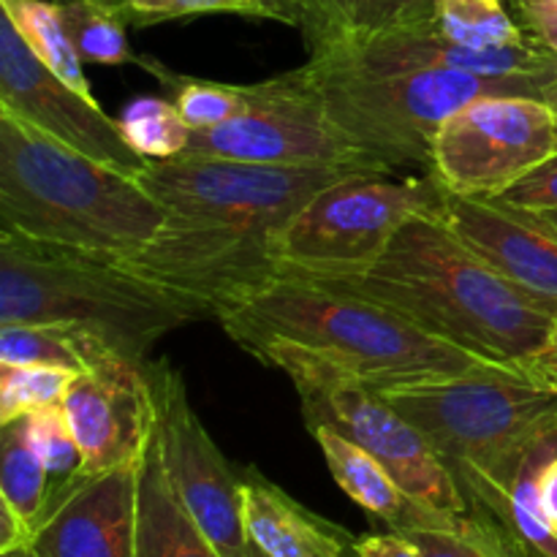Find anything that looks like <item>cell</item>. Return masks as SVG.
<instances>
[{
  "instance_id": "1",
  "label": "cell",
  "mask_w": 557,
  "mask_h": 557,
  "mask_svg": "<svg viewBox=\"0 0 557 557\" xmlns=\"http://www.w3.org/2000/svg\"><path fill=\"white\" fill-rule=\"evenodd\" d=\"M343 174L351 172L196 156L147 161L136 180L163 207V223L123 264L218 319L277 275V232Z\"/></svg>"
},
{
  "instance_id": "2",
  "label": "cell",
  "mask_w": 557,
  "mask_h": 557,
  "mask_svg": "<svg viewBox=\"0 0 557 557\" xmlns=\"http://www.w3.org/2000/svg\"><path fill=\"white\" fill-rule=\"evenodd\" d=\"M362 294L493 362L525 368L555 313L479 259L441 215H413L362 275L319 281Z\"/></svg>"
},
{
  "instance_id": "3",
  "label": "cell",
  "mask_w": 557,
  "mask_h": 557,
  "mask_svg": "<svg viewBox=\"0 0 557 557\" xmlns=\"http://www.w3.org/2000/svg\"><path fill=\"white\" fill-rule=\"evenodd\" d=\"M215 321L245 351L261 343H294L335 359L375 389L424 384L493 362L375 299L294 275H275Z\"/></svg>"
},
{
  "instance_id": "4",
  "label": "cell",
  "mask_w": 557,
  "mask_h": 557,
  "mask_svg": "<svg viewBox=\"0 0 557 557\" xmlns=\"http://www.w3.org/2000/svg\"><path fill=\"white\" fill-rule=\"evenodd\" d=\"M163 207L136 180L36 125L0 112V228L87 253L131 259Z\"/></svg>"
},
{
  "instance_id": "5",
  "label": "cell",
  "mask_w": 557,
  "mask_h": 557,
  "mask_svg": "<svg viewBox=\"0 0 557 557\" xmlns=\"http://www.w3.org/2000/svg\"><path fill=\"white\" fill-rule=\"evenodd\" d=\"M199 319L205 310L120 259L0 228V324L69 326L147 364L161 337Z\"/></svg>"
},
{
  "instance_id": "6",
  "label": "cell",
  "mask_w": 557,
  "mask_h": 557,
  "mask_svg": "<svg viewBox=\"0 0 557 557\" xmlns=\"http://www.w3.org/2000/svg\"><path fill=\"white\" fill-rule=\"evenodd\" d=\"M444 460L468 506L511 487L528 457L557 438V389L522 364L381 389Z\"/></svg>"
},
{
  "instance_id": "7",
  "label": "cell",
  "mask_w": 557,
  "mask_h": 557,
  "mask_svg": "<svg viewBox=\"0 0 557 557\" xmlns=\"http://www.w3.org/2000/svg\"><path fill=\"white\" fill-rule=\"evenodd\" d=\"M286 74L379 172L389 174H413V169L430 174L435 134L476 98H542L549 85L536 76H484L460 69L375 74L319 58Z\"/></svg>"
},
{
  "instance_id": "8",
  "label": "cell",
  "mask_w": 557,
  "mask_h": 557,
  "mask_svg": "<svg viewBox=\"0 0 557 557\" xmlns=\"http://www.w3.org/2000/svg\"><path fill=\"white\" fill-rule=\"evenodd\" d=\"M446 188L435 174L351 172L310 196L272 243L277 275L337 281L379 261L413 215H438Z\"/></svg>"
},
{
  "instance_id": "9",
  "label": "cell",
  "mask_w": 557,
  "mask_h": 557,
  "mask_svg": "<svg viewBox=\"0 0 557 557\" xmlns=\"http://www.w3.org/2000/svg\"><path fill=\"white\" fill-rule=\"evenodd\" d=\"M256 359L283 370L297 389L308 430L332 428L379 457L411 498L438 511H468L466 495L424 435L354 370L294 343H261Z\"/></svg>"
},
{
  "instance_id": "10",
  "label": "cell",
  "mask_w": 557,
  "mask_h": 557,
  "mask_svg": "<svg viewBox=\"0 0 557 557\" xmlns=\"http://www.w3.org/2000/svg\"><path fill=\"white\" fill-rule=\"evenodd\" d=\"M557 152V120L533 96H484L451 114L433 141L430 174L460 196L495 199Z\"/></svg>"
},
{
  "instance_id": "11",
  "label": "cell",
  "mask_w": 557,
  "mask_h": 557,
  "mask_svg": "<svg viewBox=\"0 0 557 557\" xmlns=\"http://www.w3.org/2000/svg\"><path fill=\"white\" fill-rule=\"evenodd\" d=\"M237 117L210 131H190L183 156L267 166H330L346 172H379L335 125L319 103L299 90L292 76L253 82Z\"/></svg>"
},
{
  "instance_id": "12",
  "label": "cell",
  "mask_w": 557,
  "mask_h": 557,
  "mask_svg": "<svg viewBox=\"0 0 557 557\" xmlns=\"http://www.w3.org/2000/svg\"><path fill=\"white\" fill-rule=\"evenodd\" d=\"M163 466L180 500L223 557H245L250 547L243 515V471L212 441L190 406L188 389L169 362H147Z\"/></svg>"
},
{
  "instance_id": "13",
  "label": "cell",
  "mask_w": 557,
  "mask_h": 557,
  "mask_svg": "<svg viewBox=\"0 0 557 557\" xmlns=\"http://www.w3.org/2000/svg\"><path fill=\"white\" fill-rule=\"evenodd\" d=\"M0 112L25 120L120 172L139 174L147 166V158L120 131V120L109 117L96 98L82 96L52 74L5 14L0 16Z\"/></svg>"
},
{
  "instance_id": "14",
  "label": "cell",
  "mask_w": 557,
  "mask_h": 557,
  "mask_svg": "<svg viewBox=\"0 0 557 557\" xmlns=\"http://www.w3.org/2000/svg\"><path fill=\"white\" fill-rule=\"evenodd\" d=\"M141 455V451H139ZM139 457L103 473L52 482L30 542L0 557H134Z\"/></svg>"
},
{
  "instance_id": "15",
  "label": "cell",
  "mask_w": 557,
  "mask_h": 557,
  "mask_svg": "<svg viewBox=\"0 0 557 557\" xmlns=\"http://www.w3.org/2000/svg\"><path fill=\"white\" fill-rule=\"evenodd\" d=\"M82 451V473H103L139 457L156 406L145 364L103 359L71 381L63 400Z\"/></svg>"
},
{
  "instance_id": "16",
  "label": "cell",
  "mask_w": 557,
  "mask_h": 557,
  "mask_svg": "<svg viewBox=\"0 0 557 557\" xmlns=\"http://www.w3.org/2000/svg\"><path fill=\"white\" fill-rule=\"evenodd\" d=\"M446 226L495 272L557 315V237L525 212L495 199L451 194L438 212Z\"/></svg>"
},
{
  "instance_id": "17",
  "label": "cell",
  "mask_w": 557,
  "mask_h": 557,
  "mask_svg": "<svg viewBox=\"0 0 557 557\" xmlns=\"http://www.w3.org/2000/svg\"><path fill=\"white\" fill-rule=\"evenodd\" d=\"M243 515L250 544L267 557H346L357 539L283 493L253 468L243 471Z\"/></svg>"
},
{
  "instance_id": "18",
  "label": "cell",
  "mask_w": 557,
  "mask_h": 557,
  "mask_svg": "<svg viewBox=\"0 0 557 557\" xmlns=\"http://www.w3.org/2000/svg\"><path fill=\"white\" fill-rule=\"evenodd\" d=\"M310 435L319 444L332 479L357 506H362L375 520L386 522L392 531L406 533L413 528H428L444 522L451 511L430 509L403 490L379 457L364 451L346 435L332 428H313Z\"/></svg>"
},
{
  "instance_id": "19",
  "label": "cell",
  "mask_w": 557,
  "mask_h": 557,
  "mask_svg": "<svg viewBox=\"0 0 557 557\" xmlns=\"http://www.w3.org/2000/svg\"><path fill=\"white\" fill-rule=\"evenodd\" d=\"M134 557H223L188 515L169 479L156 417L139 455Z\"/></svg>"
},
{
  "instance_id": "20",
  "label": "cell",
  "mask_w": 557,
  "mask_h": 557,
  "mask_svg": "<svg viewBox=\"0 0 557 557\" xmlns=\"http://www.w3.org/2000/svg\"><path fill=\"white\" fill-rule=\"evenodd\" d=\"M435 20L438 0H305L299 30L313 54L337 44L433 27Z\"/></svg>"
},
{
  "instance_id": "21",
  "label": "cell",
  "mask_w": 557,
  "mask_h": 557,
  "mask_svg": "<svg viewBox=\"0 0 557 557\" xmlns=\"http://www.w3.org/2000/svg\"><path fill=\"white\" fill-rule=\"evenodd\" d=\"M555 455L557 438L542 444L528 457L511 487L498 490L479 506H471V509L493 515L506 528V533L525 549L528 557H557V531L549 525L542 500H539V473Z\"/></svg>"
},
{
  "instance_id": "22",
  "label": "cell",
  "mask_w": 557,
  "mask_h": 557,
  "mask_svg": "<svg viewBox=\"0 0 557 557\" xmlns=\"http://www.w3.org/2000/svg\"><path fill=\"white\" fill-rule=\"evenodd\" d=\"M117 357L85 332L58 324H0V364H44L85 373Z\"/></svg>"
},
{
  "instance_id": "23",
  "label": "cell",
  "mask_w": 557,
  "mask_h": 557,
  "mask_svg": "<svg viewBox=\"0 0 557 557\" xmlns=\"http://www.w3.org/2000/svg\"><path fill=\"white\" fill-rule=\"evenodd\" d=\"M0 11L14 22L30 52L52 74L69 82L82 96L92 98L90 82H87L85 69H82L85 60L76 52L69 27H65L63 11L54 0H0Z\"/></svg>"
},
{
  "instance_id": "24",
  "label": "cell",
  "mask_w": 557,
  "mask_h": 557,
  "mask_svg": "<svg viewBox=\"0 0 557 557\" xmlns=\"http://www.w3.org/2000/svg\"><path fill=\"white\" fill-rule=\"evenodd\" d=\"M49 495H52V476L27 441L25 419L0 424V500L33 533L47 509Z\"/></svg>"
},
{
  "instance_id": "25",
  "label": "cell",
  "mask_w": 557,
  "mask_h": 557,
  "mask_svg": "<svg viewBox=\"0 0 557 557\" xmlns=\"http://www.w3.org/2000/svg\"><path fill=\"white\" fill-rule=\"evenodd\" d=\"M403 536L417 544L422 557H528L506 528L482 509L449 515L438 525L413 528Z\"/></svg>"
},
{
  "instance_id": "26",
  "label": "cell",
  "mask_w": 557,
  "mask_h": 557,
  "mask_svg": "<svg viewBox=\"0 0 557 557\" xmlns=\"http://www.w3.org/2000/svg\"><path fill=\"white\" fill-rule=\"evenodd\" d=\"M435 25L441 36L471 49H509L531 38L506 0H438Z\"/></svg>"
},
{
  "instance_id": "27",
  "label": "cell",
  "mask_w": 557,
  "mask_h": 557,
  "mask_svg": "<svg viewBox=\"0 0 557 557\" xmlns=\"http://www.w3.org/2000/svg\"><path fill=\"white\" fill-rule=\"evenodd\" d=\"M117 120L128 145L147 161H169V158L183 156L188 147V123L177 112L174 101H166V98H134Z\"/></svg>"
},
{
  "instance_id": "28",
  "label": "cell",
  "mask_w": 557,
  "mask_h": 557,
  "mask_svg": "<svg viewBox=\"0 0 557 557\" xmlns=\"http://www.w3.org/2000/svg\"><path fill=\"white\" fill-rule=\"evenodd\" d=\"M161 74L163 85L172 90V101L190 131H210L237 117L248 103V87L226 85V82L196 79V76H180L152 63Z\"/></svg>"
},
{
  "instance_id": "29",
  "label": "cell",
  "mask_w": 557,
  "mask_h": 557,
  "mask_svg": "<svg viewBox=\"0 0 557 557\" xmlns=\"http://www.w3.org/2000/svg\"><path fill=\"white\" fill-rule=\"evenodd\" d=\"M63 11L76 52L87 63L123 65L134 58L125 38V25L92 0H54Z\"/></svg>"
},
{
  "instance_id": "30",
  "label": "cell",
  "mask_w": 557,
  "mask_h": 557,
  "mask_svg": "<svg viewBox=\"0 0 557 557\" xmlns=\"http://www.w3.org/2000/svg\"><path fill=\"white\" fill-rule=\"evenodd\" d=\"M76 375L79 373L44 364H0V424L63 403Z\"/></svg>"
},
{
  "instance_id": "31",
  "label": "cell",
  "mask_w": 557,
  "mask_h": 557,
  "mask_svg": "<svg viewBox=\"0 0 557 557\" xmlns=\"http://www.w3.org/2000/svg\"><path fill=\"white\" fill-rule=\"evenodd\" d=\"M125 27H150L199 14H239L275 20L267 0H92Z\"/></svg>"
},
{
  "instance_id": "32",
  "label": "cell",
  "mask_w": 557,
  "mask_h": 557,
  "mask_svg": "<svg viewBox=\"0 0 557 557\" xmlns=\"http://www.w3.org/2000/svg\"><path fill=\"white\" fill-rule=\"evenodd\" d=\"M22 419H25L27 441L47 466L52 482H63V479L82 473V451L63 403L38 408V411L27 413Z\"/></svg>"
},
{
  "instance_id": "33",
  "label": "cell",
  "mask_w": 557,
  "mask_h": 557,
  "mask_svg": "<svg viewBox=\"0 0 557 557\" xmlns=\"http://www.w3.org/2000/svg\"><path fill=\"white\" fill-rule=\"evenodd\" d=\"M495 201L528 212L557 210V152L539 163L536 169H531L515 185H509L504 194L495 196Z\"/></svg>"
},
{
  "instance_id": "34",
  "label": "cell",
  "mask_w": 557,
  "mask_h": 557,
  "mask_svg": "<svg viewBox=\"0 0 557 557\" xmlns=\"http://www.w3.org/2000/svg\"><path fill=\"white\" fill-rule=\"evenodd\" d=\"M522 30L557 54V0H506Z\"/></svg>"
},
{
  "instance_id": "35",
  "label": "cell",
  "mask_w": 557,
  "mask_h": 557,
  "mask_svg": "<svg viewBox=\"0 0 557 557\" xmlns=\"http://www.w3.org/2000/svg\"><path fill=\"white\" fill-rule=\"evenodd\" d=\"M357 555L359 557H422L417 544L397 531L357 539Z\"/></svg>"
},
{
  "instance_id": "36",
  "label": "cell",
  "mask_w": 557,
  "mask_h": 557,
  "mask_svg": "<svg viewBox=\"0 0 557 557\" xmlns=\"http://www.w3.org/2000/svg\"><path fill=\"white\" fill-rule=\"evenodd\" d=\"M539 381L549 384L553 389H557V315L553 319V326H549V335L544 341V346L539 348L536 357L525 364Z\"/></svg>"
},
{
  "instance_id": "37",
  "label": "cell",
  "mask_w": 557,
  "mask_h": 557,
  "mask_svg": "<svg viewBox=\"0 0 557 557\" xmlns=\"http://www.w3.org/2000/svg\"><path fill=\"white\" fill-rule=\"evenodd\" d=\"M539 500H542L549 525L557 531V455L539 473Z\"/></svg>"
},
{
  "instance_id": "38",
  "label": "cell",
  "mask_w": 557,
  "mask_h": 557,
  "mask_svg": "<svg viewBox=\"0 0 557 557\" xmlns=\"http://www.w3.org/2000/svg\"><path fill=\"white\" fill-rule=\"evenodd\" d=\"M275 14L277 22H286V25L299 27L305 16V0H267Z\"/></svg>"
},
{
  "instance_id": "39",
  "label": "cell",
  "mask_w": 557,
  "mask_h": 557,
  "mask_svg": "<svg viewBox=\"0 0 557 557\" xmlns=\"http://www.w3.org/2000/svg\"><path fill=\"white\" fill-rule=\"evenodd\" d=\"M525 212L528 218H531L533 223H539L542 228H547L549 234H555L557 237V210H547V212H528V210H520Z\"/></svg>"
},
{
  "instance_id": "40",
  "label": "cell",
  "mask_w": 557,
  "mask_h": 557,
  "mask_svg": "<svg viewBox=\"0 0 557 557\" xmlns=\"http://www.w3.org/2000/svg\"><path fill=\"white\" fill-rule=\"evenodd\" d=\"M542 101H544V103H549V109H553V112H555V120H557V76H555L553 82H549L547 87H544Z\"/></svg>"
},
{
  "instance_id": "41",
  "label": "cell",
  "mask_w": 557,
  "mask_h": 557,
  "mask_svg": "<svg viewBox=\"0 0 557 557\" xmlns=\"http://www.w3.org/2000/svg\"><path fill=\"white\" fill-rule=\"evenodd\" d=\"M245 557H267V555L261 553V549L256 547V544H250V547H248V553H245Z\"/></svg>"
},
{
  "instance_id": "42",
  "label": "cell",
  "mask_w": 557,
  "mask_h": 557,
  "mask_svg": "<svg viewBox=\"0 0 557 557\" xmlns=\"http://www.w3.org/2000/svg\"><path fill=\"white\" fill-rule=\"evenodd\" d=\"M346 557H359V555H357V544H354V549H351V553H348Z\"/></svg>"
}]
</instances>
